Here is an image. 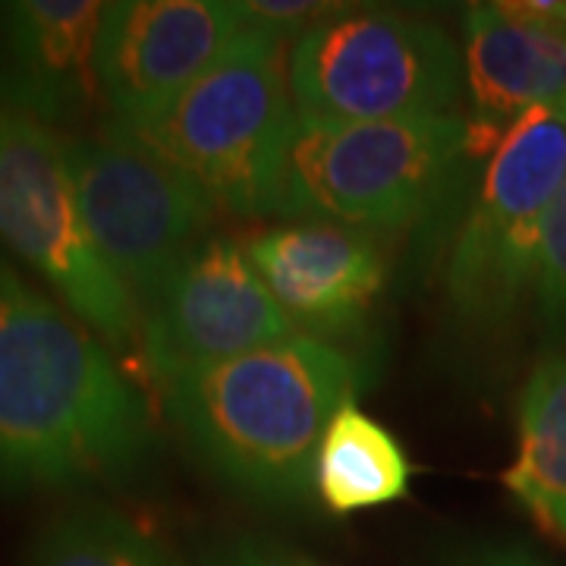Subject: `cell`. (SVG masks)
Wrapping results in <instances>:
<instances>
[{
	"mask_svg": "<svg viewBox=\"0 0 566 566\" xmlns=\"http://www.w3.org/2000/svg\"><path fill=\"white\" fill-rule=\"evenodd\" d=\"M566 177V95L532 107L460 199L444 262V312L460 337L491 340L535 308L542 249Z\"/></svg>",
	"mask_w": 566,
	"mask_h": 566,
	"instance_id": "obj_4",
	"label": "cell"
},
{
	"mask_svg": "<svg viewBox=\"0 0 566 566\" xmlns=\"http://www.w3.org/2000/svg\"><path fill=\"white\" fill-rule=\"evenodd\" d=\"M463 66L469 151L479 161L532 107L566 95V22L528 13L523 0L469 3Z\"/></svg>",
	"mask_w": 566,
	"mask_h": 566,
	"instance_id": "obj_13",
	"label": "cell"
},
{
	"mask_svg": "<svg viewBox=\"0 0 566 566\" xmlns=\"http://www.w3.org/2000/svg\"><path fill=\"white\" fill-rule=\"evenodd\" d=\"M296 120L283 41L249 29L155 117L104 126L192 177L221 211L271 218Z\"/></svg>",
	"mask_w": 566,
	"mask_h": 566,
	"instance_id": "obj_5",
	"label": "cell"
},
{
	"mask_svg": "<svg viewBox=\"0 0 566 566\" xmlns=\"http://www.w3.org/2000/svg\"><path fill=\"white\" fill-rule=\"evenodd\" d=\"M107 3H0V107L44 126H76L104 104L98 41Z\"/></svg>",
	"mask_w": 566,
	"mask_h": 566,
	"instance_id": "obj_12",
	"label": "cell"
},
{
	"mask_svg": "<svg viewBox=\"0 0 566 566\" xmlns=\"http://www.w3.org/2000/svg\"><path fill=\"white\" fill-rule=\"evenodd\" d=\"M300 120L375 123L457 114L463 44L441 22L344 3L286 54Z\"/></svg>",
	"mask_w": 566,
	"mask_h": 566,
	"instance_id": "obj_6",
	"label": "cell"
},
{
	"mask_svg": "<svg viewBox=\"0 0 566 566\" xmlns=\"http://www.w3.org/2000/svg\"><path fill=\"white\" fill-rule=\"evenodd\" d=\"M344 3L324 0H243L240 13L252 32H262L277 41H300L318 22L334 17Z\"/></svg>",
	"mask_w": 566,
	"mask_h": 566,
	"instance_id": "obj_18",
	"label": "cell"
},
{
	"mask_svg": "<svg viewBox=\"0 0 566 566\" xmlns=\"http://www.w3.org/2000/svg\"><path fill=\"white\" fill-rule=\"evenodd\" d=\"M412 465L400 441L356 403L324 431L315 460V494L334 516L385 506L409 494Z\"/></svg>",
	"mask_w": 566,
	"mask_h": 566,
	"instance_id": "obj_15",
	"label": "cell"
},
{
	"mask_svg": "<svg viewBox=\"0 0 566 566\" xmlns=\"http://www.w3.org/2000/svg\"><path fill=\"white\" fill-rule=\"evenodd\" d=\"M365 365L318 337H290L182 375L164 406L186 447L223 485L274 510L315 494L327 424L363 390Z\"/></svg>",
	"mask_w": 566,
	"mask_h": 566,
	"instance_id": "obj_2",
	"label": "cell"
},
{
	"mask_svg": "<svg viewBox=\"0 0 566 566\" xmlns=\"http://www.w3.org/2000/svg\"><path fill=\"white\" fill-rule=\"evenodd\" d=\"M22 566H186L136 526L120 510L102 501H80L51 516L32 535Z\"/></svg>",
	"mask_w": 566,
	"mask_h": 566,
	"instance_id": "obj_16",
	"label": "cell"
},
{
	"mask_svg": "<svg viewBox=\"0 0 566 566\" xmlns=\"http://www.w3.org/2000/svg\"><path fill=\"white\" fill-rule=\"evenodd\" d=\"M158 453L151 409L98 337L0 259V494L133 488Z\"/></svg>",
	"mask_w": 566,
	"mask_h": 566,
	"instance_id": "obj_1",
	"label": "cell"
},
{
	"mask_svg": "<svg viewBox=\"0 0 566 566\" xmlns=\"http://www.w3.org/2000/svg\"><path fill=\"white\" fill-rule=\"evenodd\" d=\"M504 485L566 547V346L547 353L520 394L516 457Z\"/></svg>",
	"mask_w": 566,
	"mask_h": 566,
	"instance_id": "obj_14",
	"label": "cell"
},
{
	"mask_svg": "<svg viewBox=\"0 0 566 566\" xmlns=\"http://www.w3.org/2000/svg\"><path fill=\"white\" fill-rule=\"evenodd\" d=\"M245 252L286 318L318 340L356 334L387 286L378 237L340 223H281L252 237Z\"/></svg>",
	"mask_w": 566,
	"mask_h": 566,
	"instance_id": "obj_11",
	"label": "cell"
},
{
	"mask_svg": "<svg viewBox=\"0 0 566 566\" xmlns=\"http://www.w3.org/2000/svg\"><path fill=\"white\" fill-rule=\"evenodd\" d=\"M63 161L92 243L142 308L208 240L221 208L192 177L107 126L66 136Z\"/></svg>",
	"mask_w": 566,
	"mask_h": 566,
	"instance_id": "obj_7",
	"label": "cell"
},
{
	"mask_svg": "<svg viewBox=\"0 0 566 566\" xmlns=\"http://www.w3.org/2000/svg\"><path fill=\"white\" fill-rule=\"evenodd\" d=\"M472 164L465 114L416 120H296L274 214L400 233L447 214Z\"/></svg>",
	"mask_w": 566,
	"mask_h": 566,
	"instance_id": "obj_3",
	"label": "cell"
},
{
	"mask_svg": "<svg viewBox=\"0 0 566 566\" xmlns=\"http://www.w3.org/2000/svg\"><path fill=\"white\" fill-rule=\"evenodd\" d=\"M249 32L240 3L227 0H117L98 41L107 120L142 123L221 61Z\"/></svg>",
	"mask_w": 566,
	"mask_h": 566,
	"instance_id": "obj_10",
	"label": "cell"
},
{
	"mask_svg": "<svg viewBox=\"0 0 566 566\" xmlns=\"http://www.w3.org/2000/svg\"><path fill=\"white\" fill-rule=\"evenodd\" d=\"M300 334L245 245L227 237H208L139 308L142 363L164 387Z\"/></svg>",
	"mask_w": 566,
	"mask_h": 566,
	"instance_id": "obj_9",
	"label": "cell"
},
{
	"mask_svg": "<svg viewBox=\"0 0 566 566\" xmlns=\"http://www.w3.org/2000/svg\"><path fill=\"white\" fill-rule=\"evenodd\" d=\"M0 243L39 271L104 344H139V305L85 230L63 139L7 107H0Z\"/></svg>",
	"mask_w": 566,
	"mask_h": 566,
	"instance_id": "obj_8",
	"label": "cell"
},
{
	"mask_svg": "<svg viewBox=\"0 0 566 566\" xmlns=\"http://www.w3.org/2000/svg\"><path fill=\"white\" fill-rule=\"evenodd\" d=\"M208 566H322L296 547L264 535H233L211 551Z\"/></svg>",
	"mask_w": 566,
	"mask_h": 566,
	"instance_id": "obj_19",
	"label": "cell"
},
{
	"mask_svg": "<svg viewBox=\"0 0 566 566\" xmlns=\"http://www.w3.org/2000/svg\"><path fill=\"white\" fill-rule=\"evenodd\" d=\"M441 566H551L535 557L528 547L513 542H472V545L453 547Z\"/></svg>",
	"mask_w": 566,
	"mask_h": 566,
	"instance_id": "obj_20",
	"label": "cell"
},
{
	"mask_svg": "<svg viewBox=\"0 0 566 566\" xmlns=\"http://www.w3.org/2000/svg\"><path fill=\"white\" fill-rule=\"evenodd\" d=\"M535 315L551 349L566 346V177L547 218L542 271H538V290H535Z\"/></svg>",
	"mask_w": 566,
	"mask_h": 566,
	"instance_id": "obj_17",
	"label": "cell"
}]
</instances>
